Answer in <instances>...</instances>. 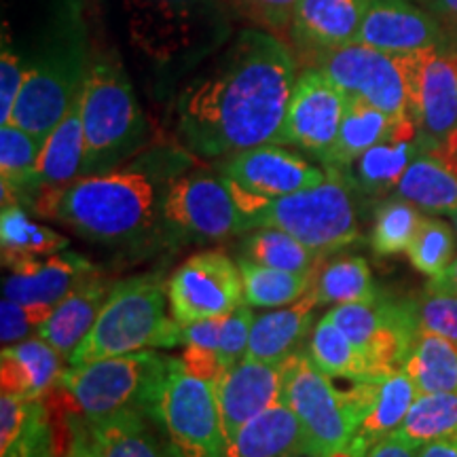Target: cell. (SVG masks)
I'll use <instances>...</instances> for the list:
<instances>
[{
  "label": "cell",
  "mask_w": 457,
  "mask_h": 457,
  "mask_svg": "<svg viewBox=\"0 0 457 457\" xmlns=\"http://www.w3.org/2000/svg\"><path fill=\"white\" fill-rule=\"evenodd\" d=\"M222 3L245 20L254 21L256 26L278 32L290 28L293 11L299 0H222Z\"/></svg>",
  "instance_id": "obj_45"
},
{
  "label": "cell",
  "mask_w": 457,
  "mask_h": 457,
  "mask_svg": "<svg viewBox=\"0 0 457 457\" xmlns=\"http://www.w3.org/2000/svg\"><path fill=\"white\" fill-rule=\"evenodd\" d=\"M413 305L420 333L445 337L457 345V296L426 290Z\"/></svg>",
  "instance_id": "obj_42"
},
{
  "label": "cell",
  "mask_w": 457,
  "mask_h": 457,
  "mask_svg": "<svg viewBox=\"0 0 457 457\" xmlns=\"http://www.w3.org/2000/svg\"><path fill=\"white\" fill-rule=\"evenodd\" d=\"M415 398L417 387L404 369L390 370V373L381 377L373 404H370L362 424L358 426L347 449L353 455L367 457L369 451L377 443L384 441V438H387L403 426L404 417H407Z\"/></svg>",
  "instance_id": "obj_28"
},
{
  "label": "cell",
  "mask_w": 457,
  "mask_h": 457,
  "mask_svg": "<svg viewBox=\"0 0 457 457\" xmlns=\"http://www.w3.org/2000/svg\"><path fill=\"white\" fill-rule=\"evenodd\" d=\"M43 145V140L13 123H4L0 128L3 205L21 204L26 210H30L37 197V170Z\"/></svg>",
  "instance_id": "obj_31"
},
{
  "label": "cell",
  "mask_w": 457,
  "mask_h": 457,
  "mask_svg": "<svg viewBox=\"0 0 457 457\" xmlns=\"http://www.w3.org/2000/svg\"><path fill=\"white\" fill-rule=\"evenodd\" d=\"M296 83L290 49L267 30L239 32L210 71L179 98V136L204 159H228L271 145L282 129Z\"/></svg>",
  "instance_id": "obj_1"
},
{
  "label": "cell",
  "mask_w": 457,
  "mask_h": 457,
  "mask_svg": "<svg viewBox=\"0 0 457 457\" xmlns=\"http://www.w3.org/2000/svg\"><path fill=\"white\" fill-rule=\"evenodd\" d=\"M455 244L457 237L453 227H449L441 219H426L424 216L413 242L407 248L411 265L428 278L438 276L453 261Z\"/></svg>",
  "instance_id": "obj_41"
},
{
  "label": "cell",
  "mask_w": 457,
  "mask_h": 457,
  "mask_svg": "<svg viewBox=\"0 0 457 457\" xmlns=\"http://www.w3.org/2000/svg\"><path fill=\"white\" fill-rule=\"evenodd\" d=\"M26 77V66L17 54L7 45V37L3 38V55H0V123H9L11 112L21 91V83Z\"/></svg>",
  "instance_id": "obj_46"
},
{
  "label": "cell",
  "mask_w": 457,
  "mask_h": 457,
  "mask_svg": "<svg viewBox=\"0 0 457 457\" xmlns=\"http://www.w3.org/2000/svg\"><path fill=\"white\" fill-rule=\"evenodd\" d=\"M81 179L117 170L146 145V119L128 74L112 57L91 60L81 96Z\"/></svg>",
  "instance_id": "obj_4"
},
{
  "label": "cell",
  "mask_w": 457,
  "mask_h": 457,
  "mask_svg": "<svg viewBox=\"0 0 457 457\" xmlns=\"http://www.w3.org/2000/svg\"><path fill=\"white\" fill-rule=\"evenodd\" d=\"M305 445L301 421L288 404L278 403L227 441L225 457H288Z\"/></svg>",
  "instance_id": "obj_27"
},
{
  "label": "cell",
  "mask_w": 457,
  "mask_h": 457,
  "mask_svg": "<svg viewBox=\"0 0 457 457\" xmlns=\"http://www.w3.org/2000/svg\"><path fill=\"white\" fill-rule=\"evenodd\" d=\"M443 32L430 13L407 0H373L353 43L392 55L436 49Z\"/></svg>",
  "instance_id": "obj_19"
},
{
  "label": "cell",
  "mask_w": 457,
  "mask_h": 457,
  "mask_svg": "<svg viewBox=\"0 0 457 457\" xmlns=\"http://www.w3.org/2000/svg\"><path fill=\"white\" fill-rule=\"evenodd\" d=\"M3 394L43 400L62 379V358L41 337L3 347Z\"/></svg>",
  "instance_id": "obj_26"
},
{
  "label": "cell",
  "mask_w": 457,
  "mask_h": 457,
  "mask_svg": "<svg viewBox=\"0 0 457 457\" xmlns=\"http://www.w3.org/2000/svg\"><path fill=\"white\" fill-rule=\"evenodd\" d=\"M417 457H457V438L428 443L417 449Z\"/></svg>",
  "instance_id": "obj_53"
},
{
  "label": "cell",
  "mask_w": 457,
  "mask_h": 457,
  "mask_svg": "<svg viewBox=\"0 0 457 457\" xmlns=\"http://www.w3.org/2000/svg\"><path fill=\"white\" fill-rule=\"evenodd\" d=\"M222 0H128L131 38L157 57L180 54L219 15Z\"/></svg>",
  "instance_id": "obj_16"
},
{
  "label": "cell",
  "mask_w": 457,
  "mask_h": 457,
  "mask_svg": "<svg viewBox=\"0 0 457 457\" xmlns=\"http://www.w3.org/2000/svg\"><path fill=\"white\" fill-rule=\"evenodd\" d=\"M451 227H453V231H455V237H457V210L453 214H451Z\"/></svg>",
  "instance_id": "obj_56"
},
{
  "label": "cell",
  "mask_w": 457,
  "mask_h": 457,
  "mask_svg": "<svg viewBox=\"0 0 457 457\" xmlns=\"http://www.w3.org/2000/svg\"><path fill=\"white\" fill-rule=\"evenodd\" d=\"M394 121L360 98H347L339 134L324 155L318 159L327 171H343L364 155L369 148L384 142L392 134Z\"/></svg>",
  "instance_id": "obj_30"
},
{
  "label": "cell",
  "mask_w": 457,
  "mask_h": 457,
  "mask_svg": "<svg viewBox=\"0 0 457 457\" xmlns=\"http://www.w3.org/2000/svg\"><path fill=\"white\" fill-rule=\"evenodd\" d=\"M176 151H157L108 174L83 176L62 191L38 193L28 212L66 222L96 245L125 254L174 248L165 202L171 182L185 171Z\"/></svg>",
  "instance_id": "obj_2"
},
{
  "label": "cell",
  "mask_w": 457,
  "mask_h": 457,
  "mask_svg": "<svg viewBox=\"0 0 457 457\" xmlns=\"http://www.w3.org/2000/svg\"><path fill=\"white\" fill-rule=\"evenodd\" d=\"M288 457H328V455L320 453V451L310 447V445H305V447H301L299 451H295V453L288 455Z\"/></svg>",
  "instance_id": "obj_55"
},
{
  "label": "cell",
  "mask_w": 457,
  "mask_h": 457,
  "mask_svg": "<svg viewBox=\"0 0 457 457\" xmlns=\"http://www.w3.org/2000/svg\"><path fill=\"white\" fill-rule=\"evenodd\" d=\"M373 0H299L290 34L301 47L324 51L356 41Z\"/></svg>",
  "instance_id": "obj_21"
},
{
  "label": "cell",
  "mask_w": 457,
  "mask_h": 457,
  "mask_svg": "<svg viewBox=\"0 0 457 457\" xmlns=\"http://www.w3.org/2000/svg\"><path fill=\"white\" fill-rule=\"evenodd\" d=\"M237 265L244 282V301L250 307H262V310H276L299 301L303 295L310 293L316 276V273L305 276V273L271 270L245 259H239Z\"/></svg>",
  "instance_id": "obj_38"
},
{
  "label": "cell",
  "mask_w": 457,
  "mask_h": 457,
  "mask_svg": "<svg viewBox=\"0 0 457 457\" xmlns=\"http://www.w3.org/2000/svg\"><path fill=\"white\" fill-rule=\"evenodd\" d=\"M165 282L159 273L114 282L112 293L81 345L68 360L71 367L102 358L125 356L146 347L182 345V324L165 307Z\"/></svg>",
  "instance_id": "obj_3"
},
{
  "label": "cell",
  "mask_w": 457,
  "mask_h": 457,
  "mask_svg": "<svg viewBox=\"0 0 457 457\" xmlns=\"http://www.w3.org/2000/svg\"><path fill=\"white\" fill-rule=\"evenodd\" d=\"M396 195L430 214H453L457 210V174L441 159L421 153L396 187Z\"/></svg>",
  "instance_id": "obj_32"
},
{
  "label": "cell",
  "mask_w": 457,
  "mask_h": 457,
  "mask_svg": "<svg viewBox=\"0 0 457 457\" xmlns=\"http://www.w3.org/2000/svg\"><path fill=\"white\" fill-rule=\"evenodd\" d=\"M396 436L413 449L457 438V394H417Z\"/></svg>",
  "instance_id": "obj_37"
},
{
  "label": "cell",
  "mask_w": 457,
  "mask_h": 457,
  "mask_svg": "<svg viewBox=\"0 0 457 457\" xmlns=\"http://www.w3.org/2000/svg\"><path fill=\"white\" fill-rule=\"evenodd\" d=\"M242 259L256 262V265L271 267V270H282L290 273H305L312 276L316 273L322 256L312 253L305 244L299 242L295 236L282 231V228L261 227L253 228L244 237Z\"/></svg>",
  "instance_id": "obj_35"
},
{
  "label": "cell",
  "mask_w": 457,
  "mask_h": 457,
  "mask_svg": "<svg viewBox=\"0 0 457 457\" xmlns=\"http://www.w3.org/2000/svg\"><path fill=\"white\" fill-rule=\"evenodd\" d=\"M180 360L187 373L195 375L199 379L219 381V377L222 375L219 353H216V350H210V347L185 345Z\"/></svg>",
  "instance_id": "obj_47"
},
{
  "label": "cell",
  "mask_w": 457,
  "mask_h": 457,
  "mask_svg": "<svg viewBox=\"0 0 457 457\" xmlns=\"http://www.w3.org/2000/svg\"><path fill=\"white\" fill-rule=\"evenodd\" d=\"M157 421L182 457H225L216 381L187 373L182 360L165 384Z\"/></svg>",
  "instance_id": "obj_11"
},
{
  "label": "cell",
  "mask_w": 457,
  "mask_h": 457,
  "mask_svg": "<svg viewBox=\"0 0 457 457\" xmlns=\"http://www.w3.org/2000/svg\"><path fill=\"white\" fill-rule=\"evenodd\" d=\"M91 62L81 41L60 43L26 66L21 91L9 123L30 131L38 140H47L55 125L81 98Z\"/></svg>",
  "instance_id": "obj_7"
},
{
  "label": "cell",
  "mask_w": 457,
  "mask_h": 457,
  "mask_svg": "<svg viewBox=\"0 0 457 457\" xmlns=\"http://www.w3.org/2000/svg\"><path fill=\"white\" fill-rule=\"evenodd\" d=\"M0 242L4 267H15L30 259H45L68 248V239L47 225L30 219L21 204L3 205L0 212Z\"/></svg>",
  "instance_id": "obj_33"
},
{
  "label": "cell",
  "mask_w": 457,
  "mask_h": 457,
  "mask_svg": "<svg viewBox=\"0 0 457 457\" xmlns=\"http://www.w3.org/2000/svg\"><path fill=\"white\" fill-rule=\"evenodd\" d=\"M220 174L231 187L236 202L245 219L250 220L273 199L290 195L301 188L316 187L328 179V171L305 162L282 145H261L228 157L220 165Z\"/></svg>",
  "instance_id": "obj_10"
},
{
  "label": "cell",
  "mask_w": 457,
  "mask_h": 457,
  "mask_svg": "<svg viewBox=\"0 0 457 457\" xmlns=\"http://www.w3.org/2000/svg\"><path fill=\"white\" fill-rule=\"evenodd\" d=\"M112 279L102 271L91 273L49 313L37 337L47 341L68 362L98 320L102 307L112 293Z\"/></svg>",
  "instance_id": "obj_22"
},
{
  "label": "cell",
  "mask_w": 457,
  "mask_h": 457,
  "mask_svg": "<svg viewBox=\"0 0 457 457\" xmlns=\"http://www.w3.org/2000/svg\"><path fill=\"white\" fill-rule=\"evenodd\" d=\"M98 457H182L159 421L138 411H125L89 421Z\"/></svg>",
  "instance_id": "obj_24"
},
{
  "label": "cell",
  "mask_w": 457,
  "mask_h": 457,
  "mask_svg": "<svg viewBox=\"0 0 457 457\" xmlns=\"http://www.w3.org/2000/svg\"><path fill=\"white\" fill-rule=\"evenodd\" d=\"M54 457H98L94 449V441H91V432H89V421L85 420V426L77 417L72 415V430H71V441H68L66 449L60 451Z\"/></svg>",
  "instance_id": "obj_49"
},
{
  "label": "cell",
  "mask_w": 457,
  "mask_h": 457,
  "mask_svg": "<svg viewBox=\"0 0 457 457\" xmlns=\"http://www.w3.org/2000/svg\"><path fill=\"white\" fill-rule=\"evenodd\" d=\"M428 293H441V295H453L457 296V256L449 262V267L438 276L430 278L426 286Z\"/></svg>",
  "instance_id": "obj_51"
},
{
  "label": "cell",
  "mask_w": 457,
  "mask_h": 457,
  "mask_svg": "<svg viewBox=\"0 0 457 457\" xmlns=\"http://www.w3.org/2000/svg\"><path fill=\"white\" fill-rule=\"evenodd\" d=\"M428 3L432 4L438 15L447 17V20L457 24V0H428Z\"/></svg>",
  "instance_id": "obj_54"
},
{
  "label": "cell",
  "mask_w": 457,
  "mask_h": 457,
  "mask_svg": "<svg viewBox=\"0 0 457 457\" xmlns=\"http://www.w3.org/2000/svg\"><path fill=\"white\" fill-rule=\"evenodd\" d=\"M316 68L333 79L347 98H360L386 112L394 123L413 119L409 112V89L400 55L350 43L318 51Z\"/></svg>",
  "instance_id": "obj_12"
},
{
  "label": "cell",
  "mask_w": 457,
  "mask_h": 457,
  "mask_svg": "<svg viewBox=\"0 0 457 457\" xmlns=\"http://www.w3.org/2000/svg\"><path fill=\"white\" fill-rule=\"evenodd\" d=\"M409 89V112L420 129V142L432 153L457 129V55L436 49L400 55Z\"/></svg>",
  "instance_id": "obj_14"
},
{
  "label": "cell",
  "mask_w": 457,
  "mask_h": 457,
  "mask_svg": "<svg viewBox=\"0 0 457 457\" xmlns=\"http://www.w3.org/2000/svg\"><path fill=\"white\" fill-rule=\"evenodd\" d=\"M47 318L49 312L32 310V307L3 296V303H0V343H3V347H11L30 339V337H37L38 328Z\"/></svg>",
  "instance_id": "obj_44"
},
{
  "label": "cell",
  "mask_w": 457,
  "mask_h": 457,
  "mask_svg": "<svg viewBox=\"0 0 457 457\" xmlns=\"http://www.w3.org/2000/svg\"><path fill=\"white\" fill-rule=\"evenodd\" d=\"M54 428L43 400L3 394L0 398V457H54Z\"/></svg>",
  "instance_id": "obj_25"
},
{
  "label": "cell",
  "mask_w": 457,
  "mask_h": 457,
  "mask_svg": "<svg viewBox=\"0 0 457 457\" xmlns=\"http://www.w3.org/2000/svg\"><path fill=\"white\" fill-rule=\"evenodd\" d=\"M403 369L417 394H457V345L445 337L417 335Z\"/></svg>",
  "instance_id": "obj_34"
},
{
  "label": "cell",
  "mask_w": 457,
  "mask_h": 457,
  "mask_svg": "<svg viewBox=\"0 0 457 457\" xmlns=\"http://www.w3.org/2000/svg\"><path fill=\"white\" fill-rule=\"evenodd\" d=\"M282 403L301 421L307 445L320 453L333 455L347 449L356 434V420L347 407L345 392L330 384L307 350H296L284 362Z\"/></svg>",
  "instance_id": "obj_8"
},
{
  "label": "cell",
  "mask_w": 457,
  "mask_h": 457,
  "mask_svg": "<svg viewBox=\"0 0 457 457\" xmlns=\"http://www.w3.org/2000/svg\"><path fill=\"white\" fill-rule=\"evenodd\" d=\"M367 457H417V449L404 443L396 434H390L384 441L377 443Z\"/></svg>",
  "instance_id": "obj_50"
},
{
  "label": "cell",
  "mask_w": 457,
  "mask_h": 457,
  "mask_svg": "<svg viewBox=\"0 0 457 457\" xmlns=\"http://www.w3.org/2000/svg\"><path fill=\"white\" fill-rule=\"evenodd\" d=\"M307 353H310L313 364L328 377H343V379L352 381L379 379L370 373L369 362L362 353L327 316L320 320L313 328L310 343H307Z\"/></svg>",
  "instance_id": "obj_39"
},
{
  "label": "cell",
  "mask_w": 457,
  "mask_h": 457,
  "mask_svg": "<svg viewBox=\"0 0 457 457\" xmlns=\"http://www.w3.org/2000/svg\"><path fill=\"white\" fill-rule=\"evenodd\" d=\"M96 271L100 270L85 256L62 250L45 259H30L11 267L3 282V293L11 301L51 313Z\"/></svg>",
  "instance_id": "obj_18"
},
{
  "label": "cell",
  "mask_w": 457,
  "mask_h": 457,
  "mask_svg": "<svg viewBox=\"0 0 457 457\" xmlns=\"http://www.w3.org/2000/svg\"><path fill=\"white\" fill-rule=\"evenodd\" d=\"M421 220H424V216H421L420 208H415L407 199L398 195L386 199L384 204H379L375 212L370 245L381 256L403 253L413 242Z\"/></svg>",
  "instance_id": "obj_40"
},
{
  "label": "cell",
  "mask_w": 457,
  "mask_h": 457,
  "mask_svg": "<svg viewBox=\"0 0 457 457\" xmlns=\"http://www.w3.org/2000/svg\"><path fill=\"white\" fill-rule=\"evenodd\" d=\"M430 155L441 159V162L447 165L453 174H457V129L451 131L447 138H445L441 145L434 148Z\"/></svg>",
  "instance_id": "obj_52"
},
{
  "label": "cell",
  "mask_w": 457,
  "mask_h": 457,
  "mask_svg": "<svg viewBox=\"0 0 457 457\" xmlns=\"http://www.w3.org/2000/svg\"><path fill=\"white\" fill-rule=\"evenodd\" d=\"M222 318L199 320V322L182 324V345H202L216 350L220 341Z\"/></svg>",
  "instance_id": "obj_48"
},
{
  "label": "cell",
  "mask_w": 457,
  "mask_h": 457,
  "mask_svg": "<svg viewBox=\"0 0 457 457\" xmlns=\"http://www.w3.org/2000/svg\"><path fill=\"white\" fill-rule=\"evenodd\" d=\"M282 386L284 362L271 364L244 358L236 367L222 370L216 381V398L227 441L262 411L282 403Z\"/></svg>",
  "instance_id": "obj_17"
},
{
  "label": "cell",
  "mask_w": 457,
  "mask_h": 457,
  "mask_svg": "<svg viewBox=\"0 0 457 457\" xmlns=\"http://www.w3.org/2000/svg\"><path fill=\"white\" fill-rule=\"evenodd\" d=\"M254 312L248 303L236 307L231 313L222 316V328H220V341L216 347L219 353L222 370L236 367L245 358V350H248L250 333H253L254 324Z\"/></svg>",
  "instance_id": "obj_43"
},
{
  "label": "cell",
  "mask_w": 457,
  "mask_h": 457,
  "mask_svg": "<svg viewBox=\"0 0 457 457\" xmlns=\"http://www.w3.org/2000/svg\"><path fill=\"white\" fill-rule=\"evenodd\" d=\"M83 146V117L79 98L45 140L38 157L37 195L45 191H62L71 182L81 179Z\"/></svg>",
  "instance_id": "obj_29"
},
{
  "label": "cell",
  "mask_w": 457,
  "mask_h": 457,
  "mask_svg": "<svg viewBox=\"0 0 457 457\" xmlns=\"http://www.w3.org/2000/svg\"><path fill=\"white\" fill-rule=\"evenodd\" d=\"M312 290L320 305L375 301L377 288L369 262L362 256H339L316 270Z\"/></svg>",
  "instance_id": "obj_36"
},
{
  "label": "cell",
  "mask_w": 457,
  "mask_h": 457,
  "mask_svg": "<svg viewBox=\"0 0 457 457\" xmlns=\"http://www.w3.org/2000/svg\"><path fill=\"white\" fill-rule=\"evenodd\" d=\"M165 220L174 248L245 233V219L225 176L208 170L176 176L165 202Z\"/></svg>",
  "instance_id": "obj_9"
},
{
  "label": "cell",
  "mask_w": 457,
  "mask_h": 457,
  "mask_svg": "<svg viewBox=\"0 0 457 457\" xmlns=\"http://www.w3.org/2000/svg\"><path fill=\"white\" fill-rule=\"evenodd\" d=\"M168 299L180 324L227 316L244 303L239 265L220 250L193 254L170 278Z\"/></svg>",
  "instance_id": "obj_13"
},
{
  "label": "cell",
  "mask_w": 457,
  "mask_h": 457,
  "mask_svg": "<svg viewBox=\"0 0 457 457\" xmlns=\"http://www.w3.org/2000/svg\"><path fill=\"white\" fill-rule=\"evenodd\" d=\"M179 358L153 350L102 358L62 373L60 384L87 421L138 411L157 421L165 384Z\"/></svg>",
  "instance_id": "obj_5"
},
{
  "label": "cell",
  "mask_w": 457,
  "mask_h": 457,
  "mask_svg": "<svg viewBox=\"0 0 457 457\" xmlns=\"http://www.w3.org/2000/svg\"><path fill=\"white\" fill-rule=\"evenodd\" d=\"M347 96L320 68L296 77L282 129L273 145L296 146L312 155H324L339 134Z\"/></svg>",
  "instance_id": "obj_15"
},
{
  "label": "cell",
  "mask_w": 457,
  "mask_h": 457,
  "mask_svg": "<svg viewBox=\"0 0 457 457\" xmlns=\"http://www.w3.org/2000/svg\"><path fill=\"white\" fill-rule=\"evenodd\" d=\"M318 305L316 293L310 290L290 305L256 316L245 358L271 364L286 362L310 335Z\"/></svg>",
  "instance_id": "obj_23"
},
{
  "label": "cell",
  "mask_w": 457,
  "mask_h": 457,
  "mask_svg": "<svg viewBox=\"0 0 457 457\" xmlns=\"http://www.w3.org/2000/svg\"><path fill=\"white\" fill-rule=\"evenodd\" d=\"M353 191L356 188L341 174L328 171V179L320 185L267 204L253 216L248 231L261 227L282 228L324 259L352 245L360 236Z\"/></svg>",
  "instance_id": "obj_6"
},
{
  "label": "cell",
  "mask_w": 457,
  "mask_h": 457,
  "mask_svg": "<svg viewBox=\"0 0 457 457\" xmlns=\"http://www.w3.org/2000/svg\"><path fill=\"white\" fill-rule=\"evenodd\" d=\"M421 151L424 146L420 142V129L413 119H407L394 123L392 134L384 142L369 148L350 168L337 174L364 195H386L392 188L396 191L403 174Z\"/></svg>",
  "instance_id": "obj_20"
}]
</instances>
